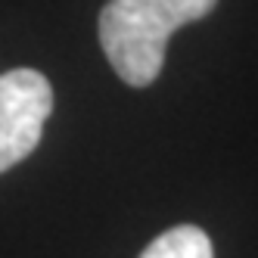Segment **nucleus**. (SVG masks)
<instances>
[{
	"instance_id": "obj_1",
	"label": "nucleus",
	"mask_w": 258,
	"mask_h": 258,
	"mask_svg": "<svg viewBox=\"0 0 258 258\" xmlns=\"http://www.w3.org/2000/svg\"><path fill=\"white\" fill-rule=\"evenodd\" d=\"M215 7L218 0H109L100 13V47L124 84L146 87L165 66L168 38Z\"/></svg>"
},
{
	"instance_id": "obj_2",
	"label": "nucleus",
	"mask_w": 258,
	"mask_h": 258,
	"mask_svg": "<svg viewBox=\"0 0 258 258\" xmlns=\"http://www.w3.org/2000/svg\"><path fill=\"white\" fill-rule=\"evenodd\" d=\"M50 112L53 87L41 72L10 69L0 75V174L34 153Z\"/></svg>"
},
{
	"instance_id": "obj_3",
	"label": "nucleus",
	"mask_w": 258,
	"mask_h": 258,
	"mask_svg": "<svg viewBox=\"0 0 258 258\" xmlns=\"http://www.w3.org/2000/svg\"><path fill=\"white\" fill-rule=\"evenodd\" d=\"M140 258H215L209 233L196 224H177L156 236L140 252Z\"/></svg>"
}]
</instances>
